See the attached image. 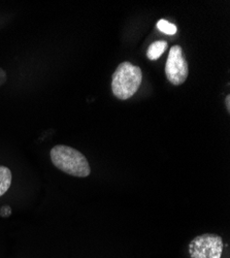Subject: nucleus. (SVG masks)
Here are the masks:
<instances>
[{"label": "nucleus", "instance_id": "nucleus-1", "mask_svg": "<svg viewBox=\"0 0 230 258\" xmlns=\"http://www.w3.org/2000/svg\"><path fill=\"white\" fill-rule=\"evenodd\" d=\"M50 156L53 164L67 175L86 178L91 174V167L87 158L71 147L57 145L51 150Z\"/></svg>", "mask_w": 230, "mask_h": 258}, {"label": "nucleus", "instance_id": "nucleus-2", "mask_svg": "<svg viewBox=\"0 0 230 258\" xmlns=\"http://www.w3.org/2000/svg\"><path fill=\"white\" fill-rule=\"evenodd\" d=\"M112 78L113 94L121 100H126L137 92L142 81V73L138 67L125 61L117 68Z\"/></svg>", "mask_w": 230, "mask_h": 258}, {"label": "nucleus", "instance_id": "nucleus-3", "mask_svg": "<svg viewBox=\"0 0 230 258\" xmlns=\"http://www.w3.org/2000/svg\"><path fill=\"white\" fill-rule=\"evenodd\" d=\"M224 243L220 235L203 233L197 235L189 244L191 258H221Z\"/></svg>", "mask_w": 230, "mask_h": 258}, {"label": "nucleus", "instance_id": "nucleus-4", "mask_svg": "<svg viewBox=\"0 0 230 258\" xmlns=\"http://www.w3.org/2000/svg\"><path fill=\"white\" fill-rule=\"evenodd\" d=\"M165 75L167 80L175 86L182 85L187 80L189 68L182 47L173 46L171 48L165 64Z\"/></svg>", "mask_w": 230, "mask_h": 258}, {"label": "nucleus", "instance_id": "nucleus-5", "mask_svg": "<svg viewBox=\"0 0 230 258\" xmlns=\"http://www.w3.org/2000/svg\"><path fill=\"white\" fill-rule=\"evenodd\" d=\"M167 49V42L165 40H157L152 42L150 45V47L148 48L147 51V57L152 60L155 61L157 59H159L163 53L166 51Z\"/></svg>", "mask_w": 230, "mask_h": 258}, {"label": "nucleus", "instance_id": "nucleus-6", "mask_svg": "<svg viewBox=\"0 0 230 258\" xmlns=\"http://www.w3.org/2000/svg\"><path fill=\"white\" fill-rule=\"evenodd\" d=\"M12 184V171L9 167L0 165V197L10 189Z\"/></svg>", "mask_w": 230, "mask_h": 258}, {"label": "nucleus", "instance_id": "nucleus-7", "mask_svg": "<svg viewBox=\"0 0 230 258\" xmlns=\"http://www.w3.org/2000/svg\"><path fill=\"white\" fill-rule=\"evenodd\" d=\"M157 28H158L161 32H163V33H165V34H169V35H174V34H176L177 31H178V28H177V26H176L175 24L170 23L169 21H166V20H164V19H161V20L158 21Z\"/></svg>", "mask_w": 230, "mask_h": 258}, {"label": "nucleus", "instance_id": "nucleus-8", "mask_svg": "<svg viewBox=\"0 0 230 258\" xmlns=\"http://www.w3.org/2000/svg\"><path fill=\"white\" fill-rule=\"evenodd\" d=\"M11 213H12L11 208L8 206H5L0 209V216H3V217H8L9 215H11Z\"/></svg>", "mask_w": 230, "mask_h": 258}, {"label": "nucleus", "instance_id": "nucleus-9", "mask_svg": "<svg viewBox=\"0 0 230 258\" xmlns=\"http://www.w3.org/2000/svg\"><path fill=\"white\" fill-rule=\"evenodd\" d=\"M225 104H226V109L228 112H230V95H227L225 98Z\"/></svg>", "mask_w": 230, "mask_h": 258}]
</instances>
